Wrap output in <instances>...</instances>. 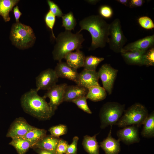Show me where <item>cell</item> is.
<instances>
[{
  "mask_svg": "<svg viewBox=\"0 0 154 154\" xmlns=\"http://www.w3.org/2000/svg\"><path fill=\"white\" fill-rule=\"evenodd\" d=\"M46 133L47 131L44 129H39L35 127L28 132L24 135L19 137L29 141L32 144L33 147L34 145L45 136L47 135Z\"/></svg>",
  "mask_w": 154,
  "mask_h": 154,
  "instance_id": "cell-24",
  "label": "cell"
},
{
  "mask_svg": "<svg viewBox=\"0 0 154 154\" xmlns=\"http://www.w3.org/2000/svg\"><path fill=\"white\" fill-rule=\"evenodd\" d=\"M145 2V1L143 0H130L129 1L128 7L130 8L140 7Z\"/></svg>",
  "mask_w": 154,
  "mask_h": 154,
  "instance_id": "cell-38",
  "label": "cell"
},
{
  "mask_svg": "<svg viewBox=\"0 0 154 154\" xmlns=\"http://www.w3.org/2000/svg\"><path fill=\"white\" fill-rule=\"evenodd\" d=\"M138 127L132 125L124 127L118 130L116 134L120 141L127 145L139 142Z\"/></svg>",
  "mask_w": 154,
  "mask_h": 154,
  "instance_id": "cell-12",
  "label": "cell"
},
{
  "mask_svg": "<svg viewBox=\"0 0 154 154\" xmlns=\"http://www.w3.org/2000/svg\"><path fill=\"white\" fill-rule=\"evenodd\" d=\"M104 59V58L90 55L85 57L83 67L84 69L96 70L99 64Z\"/></svg>",
  "mask_w": 154,
  "mask_h": 154,
  "instance_id": "cell-27",
  "label": "cell"
},
{
  "mask_svg": "<svg viewBox=\"0 0 154 154\" xmlns=\"http://www.w3.org/2000/svg\"><path fill=\"white\" fill-rule=\"evenodd\" d=\"M33 149L38 154H55L51 151L36 148Z\"/></svg>",
  "mask_w": 154,
  "mask_h": 154,
  "instance_id": "cell-40",
  "label": "cell"
},
{
  "mask_svg": "<svg viewBox=\"0 0 154 154\" xmlns=\"http://www.w3.org/2000/svg\"><path fill=\"white\" fill-rule=\"evenodd\" d=\"M138 22L143 28L146 29H151L154 28V24L152 20L149 17L143 16L140 17Z\"/></svg>",
  "mask_w": 154,
  "mask_h": 154,
  "instance_id": "cell-32",
  "label": "cell"
},
{
  "mask_svg": "<svg viewBox=\"0 0 154 154\" xmlns=\"http://www.w3.org/2000/svg\"><path fill=\"white\" fill-rule=\"evenodd\" d=\"M146 108L139 103H135L125 110L116 124L119 127L143 125L149 115Z\"/></svg>",
  "mask_w": 154,
  "mask_h": 154,
  "instance_id": "cell-5",
  "label": "cell"
},
{
  "mask_svg": "<svg viewBox=\"0 0 154 154\" xmlns=\"http://www.w3.org/2000/svg\"><path fill=\"white\" fill-rule=\"evenodd\" d=\"M109 36L108 43L110 49L116 53H121L127 40L119 19H115L110 24Z\"/></svg>",
  "mask_w": 154,
  "mask_h": 154,
  "instance_id": "cell-7",
  "label": "cell"
},
{
  "mask_svg": "<svg viewBox=\"0 0 154 154\" xmlns=\"http://www.w3.org/2000/svg\"><path fill=\"white\" fill-rule=\"evenodd\" d=\"M88 3L93 4L94 5L96 4L98 2L100 1L98 0H87L86 1Z\"/></svg>",
  "mask_w": 154,
  "mask_h": 154,
  "instance_id": "cell-42",
  "label": "cell"
},
{
  "mask_svg": "<svg viewBox=\"0 0 154 154\" xmlns=\"http://www.w3.org/2000/svg\"><path fill=\"white\" fill-rule=\"evenodd\" d=\"M68 145L66 141L60 138L56 149L55 154L66 153Z\"/></svg>",
  "mask_w": 154,
  "mask_h": 154,
  "instance_id": "cell-36",
  "label": "cell"
},
{
  "mask_svg": "<svg viewBox=\"0 0 154 154\" xmlns=\"http://www.w3.org/2000/svg\"><path fill=\"white\" fill-rule=\"evenodd\" d=\"M10 38L16 47L19 49H25L33 45L36 37L31 27L18 22L13 25Z\"/></svg>",
  "mask_w": 154,
  "mask_h": 154,
  "instance_id": "cell-4",
  "label": "cell"
},
{
  "mask_svg": "<svg viewBox=\"0 0 154 154\" xmlns=\"http://www.w3.org/2000/svg\"><path fill=\"white\" fill-rule=\"evenodd\" d=\"M106 96L105 90L103 87L99 85L88 88L86 96L87 99L96 102L103 100L106 98Z\"/></svg>",
  "mask_w": 154,
  "mask_h": 154,
  "instance_id": "cell-23",
  "label": "cell"
},
{
  "mask_svg": "<svg viewBox=\"0 0 154 154\" xmlns=\"http://www.w3.org/2000/svg\"><path fill=\"white\" fill-rule=\"evenodd\" d=\"M100 15L103 18L109 19L111 18L113 13L112 8L108 5L101 6L99 9Z\"/></svg>",
  "mask_w": 154,
  "mask_h": 154,
  "instance_id": "cell-34",
  "label": "cell"
},
{
  "mask_svg": "<svg viewBox=\"0 0 154 154\" xmlns=\"http://www.w3.org/2000/svg\"><path fill=\"white\" fill-rule=\"evenodd\" d=\"M144 65L148 66H154V47L148 49L145 54L144 56Z\"/></svg>",
  "mask_w": 154,
  "mask_h": 154,
  "instance_id": "cell-33",
  "label": "cell"
},
{
  "mask_svg": "<svg viewBox=\"0 0 154 154\" xmlns=\"http://www.w3.org/2000/svg\"><path fill=\"white\" fill-rule=\"evenodd\" d=\"M146 52L134 50L122 52L121 53L127 64L142 66L144 65V56Z\"/></svg>",
  "mask_w": 154,
  "mask_h": 154,
  "instance_id": "cell-19",
  "label": "cell"
},
{
  "mask_svg": "<svg viewBox=\"0 0 154 154\" xmlns=\"http://www.w3.org/2000/svg\"><path fill=\"white\" fill-rule=\"evenodd\" d=\"M54 70L48 68L42 71L36 78V89L48 90L56 84L58 80Z\"/></svg>",
  "mask_w": 154,
  "mask_h": 154,
  "instance_id": "cell-9",
  "label": "cell"
},
{
  "mask_svg": "<svg viewBox=\"0 0 154 154\" xmlns=\"http://www.w3.org/2000/svg\"><path fill=\"white\" fill-rule=\"evenodd\" d=\"M62 18V27H64L66 31L74 30L77 23L73 13L72 11L64 14Z\"/></svg>",
  "mask_w": 154,
  "mask_h": 154,
  "instance_id": "cell-28",
  "label": "cell"
},
{
  "mask_svg": "<svg viewBox=\"0 0 154 154\" xmlns=\"http://www.w3.org/2000/svg\"><path fill=\"white\" fill-rule=\"evenodd\" d=\"M98 133L92 136L85 135L84 137L82 145L85 151L88 154H100V145L96 137Z\"/></svg>",
  "mask_w": 154,
  "mask_h": 154,
  "instance_id": "cell-21",
  "label": "cell"
},
{
  "mask_svg": "<svg viewBox=\"0 0 154 154\" xmlns=\"http://www.w3.org/2000/svg\"><path fill=\"white\" fill-rule=\"evenodd\" d=\"M85 57L83 52L78 50L68 53L65 56L64 59L69 66L77 69L83 67Z\"/></svg>",
  "mask_w": 154,
  "mask_h": 154,
  "instance_id": "cell-20",
  "label": "cell"
},
{
  "mask_svg": "<svg viewBox=\"0 0 154 154\" xmlns=\"http://www.w3.org/2000/svg\"><path fill=\"white\" fill-rule=\"evenodd\" d=\"M67 130L66 125L62 124L53 126L48 129L51 135L58 138L60 136L66 134Z\"/></svg>",
  "mask_w": 154,
  "mask_h": 154,
  "instance_id": "cell-29",
  "label": "cell"
},
{
  "mask_svg": "<svg viewBox=\"0 0 154 154\" xmlns=\"http://www.w3.org/2000/svg\"><path fill=\"white\" fill-rule=\"evenodd\" d=\"M129 1L128 0H117L116 1L119 3L124 5L125 6H128L129 5Z\"/></svg>",
  "mask_w": 154,
  "mask_h": 154,
  "instance_id": "cell-41",
  "label": "cell"
},
{
  "mask_svg": "<svg viewBox=\"0 0 154 154\" xmlns=\"http://www.w3.org/2000/svg\"><path fill=\"white\" fill-rule=\"evenodd\" d=\"M112 126L110 125V130L107 137L100 143V147L105 154H118L121 151L120 140H117L112 136Z\"/></svg>",
  "mask_w": 154,
  "mask_h": 154,
  "instance_id": "cell-16",
  "label": "cell"
},
{
  "mask_svg": "<svg viewBox=\"0 0 154 154\" xmlns=\"http://www.w3.org/2000/svg\"><path fill=\"white\" fill-rule=\"evenodd\" d=\"M141 135L144 137L150 138L154 137V112L149 115L143 124Z\"/></svg>",
  "mask_w": 154,
  "mask_h": 154,
  "instance_id": "cell-26",
  "label": "cell"
},
{
  "mask_svg": "<svg viewBox=\"0 0 154 154\" xmlns=\"http://www.w3.org/2000/svg\"><path fill=\"white\" fill-rule=\"evenodd\" d=\"M86 96L73 100L72 102L75 104L80 109L89 114H92V112L88 107Z\"/></svg>",
  "mask_w": 154,
  "mask_h": 154,
  "instance_id": "cell-30",
  "label": "cell"
},
{
  "mask_svg": "<svg viewBox=\"0 0 154 154\" xmlns=\"http://www.w3.org/2000/svg\"><path fill=\"white\" fill-rule=\"evenodd\" d=\"M9 144L15 148L18 154H25L33 146L29 141L19 137L12 138Z\"/></svg>",
  "mask_w": 154,
  "mask_h": 154,
  "instance_id": "cell-22",
  "label": "cell"
},
{
  "mask_svg": "<svg viewBox=\"0 0 154 154\" xmlns=\"http://www.w3.org/2000/svg\"><path fill=\"white\" fill-rule=\"evenodd\" d=\"M1 86H0V87Z\"/></svg>",
  "mask_w": 154,
  "mask_h": 154,
  "instance_id": "cell-44",
  "label": "cell"
},
{
  "mask_svg": "<svg viewBox=\"0 0 154 154\" xmlns=\"http://www.w3.org/2000/svg\"><path fill=\"white\" fill-rule=\"evenodd\" d=\"M54 70L59 78H66L72 81L77 84L79 73L77 69L69 66L66 62H58Z\"/></svg>",
  "mask_w": 154,
  "mask_h": 154,
  "instance_id": "cell-13",
  "label": "cell"
},
{
  "mask_svg": "<svg viewBox=\"0 0 154 154\" xmlns=\"http://www.w3.org/2000/svg\"><path fill=\"white\" fill-rule=\"evenodd\" d=\"M19 1L18 0H0V15L6 22L9 21V13Z\"/></svg>",
  "mask_w": 154,
  "mask_h": 154,
  "instance_id": "cell-25",
  "label": "cell"
},
{
  "mask_svg": "<svg viewBox=\"0 0 154 154\" xmlns=\"http://www.w3.org/2000/svg\"><path fill=\"white\" fill-rule=\"evenodd\" d=\"M79 25L80 29L77 32L86 30L91 35L92 42L89 51L103 48L108 43L110 24L100 15H92L86 17L79 22Z\"/></svg>",
  "mask_w": 154,
  "mask_h": 154,
  "instance_id": "cell-1",
  "label": "cell"
},
{
  "mask_svg": "<svg viewBox=\"0 0 154 154\" xmlns=\"http://www.w3.org/2000/svg\"><path fill=\"white\" fill-rule=\"evenodd\" d=\"M65 154H68V153H66Z\"/></svg>",
  "mask_w": 154,
  "mask_h": 154,
  "instance_id": "cell-43",
  "label": "cell"
},
{
  "mask_svg": "<svg viewBox=\"0 0 154 154\" xmlns=\"http://www.w3.org/2000/svg\"><path fill=\"white\" fill-rule=\"evenodd\" d=\"M44 21L47 27L51 30L53 38L56 39V37L53 31V29L56 21V16L49 11L45 15Z\"/></svg>",
  "mask_w": 154,
  "mask_h": 154,
  "instance_id": "cell-31",
  "label": "cell"
},
{
  "mask_svg": "<svg viewBox=\"0 0 154 154\" xmlns=\"http://www.w3.org/2000/svg\"><path fill=\"white\" fill-rule=\"evenodd\" d=\"M125 105L115 102H107L101 108L99 112L100 128L116 125L123 115Z\"/></svg>",
  "mask_w": 154,
  "mask_h": 154,
  "instance_id": "cell-6",
  "label": "cell"
},
{
  "mask_svg": "<svg viewBox=\"0 0 154 154\" xmlns=\"http://www.w3.org/2000/svg\"><path fill=\"white\" fill-rule=\"evenodd\" d=\"M36 88L31 89L24 94L21 104L26 113L40 120L49 119L54 113L43 97L40 96Z\"/></svg>",
  "mask_w": 154,
  "mask_h": 154,
  "instance_id": "cell-2",
  "label": "cell"
},
{
  "mask_svg": "<svg viewBox=\"0 0 154 154\" xmlns=\"http://www.w3.org/2000/svg\"><path fill=\"white\" fill-rule=\"evenodd\" d=\"M13 11L16 22L18 23L19 22V19L22 14L20 11L17 6H16L14 7Z\"/></svg>",
  "mask_w": 154,
  "mask_h": 154,
  "instance_id": "cell-39",
  "label": "cell"
},
{
  "mask_svg": "<svg viewBox=\"0 0 154 154\" xmlns=\"http://www.w3.org/2000/svg\"><path fill=\"white\" fill-rule=\"evenodd\" d=\"M79 138L77 136L74 137L72 143L69 145L66 153L69 154H76L77 151V144Z\"/></svg>",
  "mask_w": 154,
  "mask_h": 154,
  "instance_id": "cell-37",
  "label": "cell"
},
{
  "mask_svg": "<svg viewBox=\"0 0 154 154\" xmlns=\"http://www.w3.org/2000/svg\"><path fill=\"white\" fill-rule=\"evenodd\" d=\"M98 73L96 70L84 69L79 73L77 85L88 89L93 86L100 85Z\"/></svg>",
  "mask_w": 154,
  "mask_h": 154,
  "instance_id": "cell-14",
  "label": "cell"
},
{
  "mask_svg": "<svg viewBox=\"0 0 154 154\" xmlns=\"http://www.w3.org/2000/svg\"><path fill=\"white\" fill-rule=\"evenodd\" d=\"M56 43L52 52L54 60L61 61L68 53L82 48L85 40L83 35L65 30L60 32L56 38Z\"/></svg>",
  "mask_w": 154,
  "mask_h": 154,
  "instance_id": "cell-3",
  "label": "cell"
},
{
  "mask_svg": "<svg viewBox=\"0 0 154 154\" xmlns=\"http://www.w3.org/2000/svg\"><path fill=\"white\" fill-rule=\"evenodd\" d=\"M67 85L66 83L56 84L47 90L43 96L45 99L47 98H49L50 101L48 104L54 112L63 102L64 89Z\"/></svg>",
  "mask_w": 154,
  "mask_h": 154,
  "instance_id": "cell-10",
  "label": "cell"
},
{
  "mask_svg": "<svg viewBox=\"0 0 154 154\" xmlns=\"http://www.w3.org/2000/svg\"><path fill=\"white\" fill-rule=\"evenodd\" d=\"M60 138L55 137L51 135H47L34 145L33 149L38 148L55 153L56 149Z\"/></svg>",
  "mask_w": 154,
  "mask_h": 154,
  "instance_id": "cell-18",
  "label": "cell"
},
{
  "mask_svg": "<svg viewBox=\"0 0 154 154\" xmlns=\"http://www.w3.org/2000/svg\"><path fill=\"white\" fill-rule=\"evenodd\" d=\"M50 11L54 16L58 17H62L64 15L61 10L57 4L50 0L47 1Z\"/></svg>",
  "mask_w": 154,
  "mask_h": 154,
  "instance_id": "cell-35",
  "label": "cell"
},
{
  "mask_svg": "<svg viewBox=\"0 0 154 154\" xmlns=\"http://www.w3.org/2000/svg\"><path fill=\"white\" fill-rule=\"evenodd\" d=\"M118 72L117 70L113 68L110 64L106 63L102 65L98 72L103 87L109 95L112 93Z\"/></svg>",
  "mask_w": 154,
  "mask_h": 154,
  "instance_id": "cell-8",
  "label": "cell"
},
{
  "mask_svg": "<svg viewBox=\"0 0 154 154\" xmlns=\"http://www.w3.org/2000/svg\"><path fill=\"white\" fill-rule=\"evenodd\" d=\"M88 92V89L78 85H67L64 89L63 102H72L86 96Z\"/></svg>",
  "mask_w": 154,
  "mask_h": 154,
  "instance_id": "cell-17",
  "label": "cell"
},
{
  "mask_svg": "<svg viewBox=\"0 0 154 154\" xmlns=\"http://www.w3.org/2000/svg\"><path fill=\"white\" fill-rule=\"evenodd\" d=\"M154 44V35H153L128 44L123 47L121 52L134 50L146 52L153 47Z\"/></svg>",
  "mask_w": 154,
  "mask_h": 154,
  "instance_id": "cell-15",
  "label": "cell"
},
{
  "mask_svg": "<svg viewBox=\"0 0 154 154\" xmlns=\"http://www.w3.org/2000/svg\"><path fill=\"white\" fill-rule=\"evenodd\" d=\"M35 127L23 117L16 118L10 125L6 136L11 138L23 136Z\"/></svg>",
  "mask_w": 154,
  "mask_h": 154,
  "instance_id": "cell-11",
  "label": "cell"
}]
</instances>
